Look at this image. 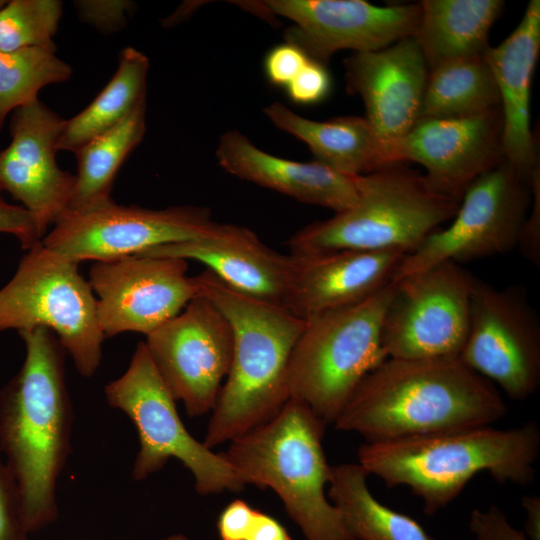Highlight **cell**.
<instances>
[{
  "label": "cell",
  "instance_id": "4fadbf2b",
  "mask_svg": "<svg viewBox=\"0 0 540 540\" xmlns=\"http://www.w3.org/2000/svg\"><path fill=\"white\" fill-rule=\"evenodd\" d=\"M216 224L209 209L202 206L156 210L112 201L90 210L65 211L42 243L77 263L105 262L159 245L203 238Z\"/></svg>",
  "mask_w": 540,
  "mask_h": 540
},
{
  "label": "cell",
  "instance_id": "603a6c76",
  "mask_svg": "<svg viewBox=\"0 0 540 540\" xmlns=\"http://www.w3.org/2000/svg\"><path fill=\"white\" fill-rule=\"evenodd\" d=\"M539 50L540 1L531 0L513 32L484 53L500 96L504 157L527 174L539 166L530 130V88Z\"/></svg>",
  "mask_w": 540,
  "mask_h": 540
},
{
  "label": "cell",
  "instance_id": "ffe728a7",
  "mask_svg": "<svg viewBox=\"0 0 540 540\" xmlns=\"http://www.w3.org/2000/svg\"><path fill=\"white\" fill-rule=\"evenodd\" d=\"M290 255L283 306L301 319L358 304L392 281L401 250H335Z\"/></svg>",
  "mask_w": 540,
  "mask_h": 540
},
{
  "label": "cell",
  "instance_id": "8d00e7d4",
  "mask_svg": "<svg viewBox=\"0 0 540 540\" xmlns=\"http://www.w3.org/2000/svg\"><path fill=\"white\" fill-rule=\"evenodd\" d=\"M517 248L534 266L540 264V171L531 176V203L519 236Z\"/></svg>",
  "mask_w": 540,
  "mask_h": 540
},
{
  "label": "cell",
  "instance_id": "277c9868",
  "mask_svg": "<svg viewBox=\"0 0 540 540\" xmlns=\"http://www.w3.org/2000/svg\"><path fill=\"white\" fill-rule=\"evenodd\" d=\"M539 452L540 430L527 422L509 429L487 425L365 442L358 463L388 487L408 486L432 515L483 471L500 483H531Z\"/></svg>",
  "mask_w": 540,
  "mask_h": 540
},
{
  "label": "cell",
  "instance_id": "f35d334b",
  "mask_svg": "<svg viewBox=\"0 0 540 540\" xmlns=\"http://www.w3.org/2000/svg\"><path fill=\"white\" fill-rule=\"evenodd\" d=\"M258 509L242 499L229 502L218 516L217 532L220 540H247Z\"/></svg>",
  "mask_w": 540,
  "mask_h": 540
},
{
  "label": "cell",
  "instance_id": "484cf974",
  "mask_svg": "<svg viewBox=\"0 0 540 540\" xmlns=\"http://www.w3.org/2000/svg\"><path fill=\"white\" fill-rule=\"evenodd\" d=\"M359 463L332 466L328 498L354 540H435L411 517L380 503Z\"/></svg>",
  "mask_w": 540,
  "mask_h": 540
},
{
  "label": "cell",
  "instance_id": "44dd1931",
  "mask_svg": "<svg viewBox=\"0 0 540 540\" xmlns=\"http://www.w3.org/2000/svg\"><path fill=\"white\" fill-rule=\"evenodd\" d=\"M137 256L201 262L230 287L251 297L283 305L290 255L269 248L246 227L217 223L203 238L159 245Z\"/></svg>",
  "mask_w": 540,
  "mask_h": 540
},
{
  "label": "cell",
  "instance_id": "83f0119b",
  "mask_svg": "<svg viewBox=\"0 0 540 540\" xmlns=\"http://www.w3.org/2000/svg\"><path fill=\"white\" fill-rule=\"evenodd\" d=\"M149 59L134 47L119 54L117 70L92 102L65 120L58 150L75 152L85 143L124 120L146 101Z\"/></svg>",
  "mask_w": 540,
  "mask_h": 540
},
{
  "label": "cell",
  "instance_id": "5b68a950",
  "mask_svg": "<svg viewBox=\"0 0 540 540\" xmlns=\"http://www.w3.org/2000/svg\"><path fill=\"white\" fill-rule=\"evenodd\" d=\"M326 424L289 398L268 422L230 441L223 452L244 485L272 489L306 540H354L327 499L332 466L322 440Z\"/></svg>",
  "mask_w": 540,
  "mask_h": 540
},
{
  "label": "cell",
  "instance_id": "7402d4cb",
  "mask_svg": "<svg viewBox=\"0 0 540 540\" xmlns=\"http://www.w3.org/2000/svg\"><path fill=\"white\" fill-rule=\"evenodd\" d=\"M216 158L225 171L240 179L335 213L350 208L358 197L360 175L343 174L318 161L298 162L274 156L239 131L221 136Z\"/></svg>",
  "mask_w": 540,
  "mask_h": 540
},
{
  "label": "cell",
  "instance_id": "8992f818",
  "mask_svg": "<svg viewBox=\"0 0 540 540\" xmlns=\"http://www.w3.org/2000/svg\"><path fill=\"white\" fill-rule=\"evenodd\" d=\"M459 202L438 192L424 174L392 163L360 175L358 197L348 209L313 222L288 240L291 254L401 250L409 254L450 221Z\"/></svg>",
  "mask_w": 540,
  "mask_h": 540
},
{
  "label": "cell",
  "instance_id": "7a4b0ae2",
  "mask_svg": "<svg viewBox=\"0 0 540 540\" xmlns=\"http://www.w3.org/2000/svg\"><path fill=\"white\" fill-rule=\"evenodd\" d=\"M506 414L495 385L459 357L387 358L361 380L334 425L380 442L487 426Z\"/></svg>",
  "mask_w": 540,
  "mask_h": 540
},
{
  "label": "cell",
  "instance_id": "4dcf8cb0",
  "mask_svg": "<svg viewBox=\"0 0 540 540\" xmlns=\"http://www.w3.org/2000/svg\"><path fill=\"white\" fill-rule=\"evenodd\" d=\"M63 13L59 0H11L0 8V50L43 48L56 52Z\"/></svg>",
  "mask_w": 540,
  "mask_h": 540
},
{
  "label": "cell",
  "instance_id": "52a82bcc",
  "mask_svg": "<svg viewBox=\"0 0 540 540\" xmlns=\"http://www.w3.org/2000/svg\"><path fill=\"white\" fill-rule=\"evenodd\" d=\"M392 291L390 282L358 304L306 319L289 361V395L326 425L335 423L361 380L388 358L381 328Z\"/></svg>",
  "mask_w": 540,
  "mask_h": 540
},
{
  "label": "cell",
  "instance_id": "ac0fdd59",
  "mask_svg": "<svg viewBox=\"0 0 540 540\" xmlns=\"http://www.w3.org/2000/svg\"><path fill=\"white\" fill-rule=\"evenodd\" d=\"M65 119L39 99L11 113V141L0 150V193L22 203L43 237L68 209L75 175L56 162Z\"/></svg>",
  "mask_w": 540,
  "mask_h": 540
},
{
  "label": "cell",
  "instance_id": "d4e9b609",
  "mask_svg": "<svg viewBox=\"0 0 540 540\" xmlns=\"http://www.w3.org/2000/svg\"><path fill=\"white\" fill-rule=\"evenodd\" d=\"M416 34L429 71L454 60L483 56L500 0H424Z\"/></svg>",
  "mask_w": 540,
  "mask_h": 540
},
{
  "label": "cell",
  "instance_id": "7c38bea8",
  "mask_svg": "<svg viewBox=\"0 0 540 540\" xmlns=\"http://www.w3.org/2000/svg\"><path fill=\"white\" fill-rule=\"evenodd\" d=\"M459 359L511 399L540 383V322L520 285L496 288L475 277L469 329Z\"/></svg>",
  "mask_w": 540,
  "mask_h": 540
},
{
  "label": "cell",
  "instance_id": "2e32d148",
  "mask_svg": "<svg viewBox=\"0 0 540 540\" xmlns=\"http://www.w3.org/2000/svg\"><path fill=\"white\" fill-rule=\"evenodd\" d=\"M187 260L126 256L95 262L89 285L97 295L98 321L105 337L124 332L146 336L177 316L196 296Z\"/></svg>",
  "mask_w": 540,
  "mask_h": 540
},
{
  "label": "cell",
  "instance_id": "5bb4252c",
  "mask_svg": "<svg viewBox=\"0 0 540 540\" xmlns=\"http://www.w3.org/2000/svg\"><path fill=\"white\" fill-rule=\"evenodd\" d=\"M150 358L174 399L190 417L214 409L233 352L231 326L208 298L198 295L177 316L146 336Z\"/></svg>",
  "mask_w": 540,
  "mask_h": 540
},
{
  "label": "cell",
  "instance_id": "30bf717a",
  "mask_svg": "<svg viewBox=\"0 0 540 540\" xmlns=\"http://www.w3.org/2000/svg\"><path fill=\"white\" fill-rule=\"evenodd\" d=\"M532 173L504 158L480 175L466 189L448 227L407 254L392 281L444 261L461 264L517 248L531 203Z\"/></svg>",
  "mask_w": 540,
  "mask_h": 540
},
{
  "label": "cell",
  "instance_id": "ab89813d",
  "mask_svg": "<svg viewBox=\"0 0 540 540\" xmlns=\"http://www.w3.org/2000/svg\"><path fill=\"white\" fill-rule=\"evenodd\" d=\"M247 540H293L287 529L273 516L258 510Z\"/></svg>",
  "mask_w": 540,
  "mask_h": 540
},
{
  "label": "cell",
  "instance_id": "60d3db41",
  "mask_svg": "<svg viewBox=\"0 0 540 540\" xmlns=\"http://www.w3.org/2000/svg\"><path fill=\"white\" fill-rule=\"evenodd\" d=\"M526 514L525 535L530 540H540V497L536 494L526 495L521 499Z\"/></svg>",
  "mask_w": 540,
  "mask_h": 540
},
{
  "label": "cell",
  "instance_id": "d6986e66",
  "mask_svg": "<svg viewBox=\"0 0 540 540\" xmlns=\"http://www.w3.org/2000/svg\"><path fill=\"white\" fill-rule=\"evenodd\" d=\"M344 65L348 91L362 98L366 119L385 142L395 143L419 121L429 68L414 36L355 52Z\"/></svg>",
  "mask_w": 540,
  "mask_h": 540
},
{
  "label": "cell",
  "instance_id": "ba28073f",
  "mask_svg": "<svg viewBox=\"0 0 540 540\" xmlns=\"http://www.w3.org/2000/svg\"><path fill=\"white\" fill-rule=\"evenodd\" d=\"M77 262L45 247L28 249L11 280L0 289V331L50 329L80 375L100 366L105 338L97 299Z\"/></svg>",
  "mask_w": 540,
  "mask_h": 540
},
{
  "label": "cell",
  "instance_id": "6da1fadb",
  "mask_svg": "<svg viewBox=\"0 0 540 540\" xmlns=\"http://www.w3.org/2000/svg\"><path fill=\"white\" fill-rule=\"evenodd\" d=\"M25 358L0 391V451L34 533L58 516L56 488L71 450L73 408L65 379L66 351L48 328L20 331Z\"/></svg>",
  "mask_w": 540,
  "mask_h": 540
},
{
  "label": "cell",
  "instance_id": "3957f363",
  "mask_svg": "<svg viewBox=\"0 0 540 540\" xmlns=\"http://www.w3.org/2000/svg\"><path fill=\"white\" fill-rule=\"evenodd\" d=\"M194 279L198 295L224 314L233 335L230 369L203 440L213 449L268 422L289 400V361L306 320L230 287L208 269Z\"/></svg>",
  "mask_w": 540,
  "mask_h": 540
},
{
  "label": "cell",
  "instance_id": "e575fe53",
  "mask_svg": "<svg viewBox=\"0 0 540 540\" xmlns=\"http://www.w3.org/2000/svg\"><path fill=\"white\" fill-rule=\"evenodd\" d=\"M309 60L300 48L285 42L267 53L264 72L271 84L285 88Z\"/></svg>",
  "mask_w": 540,
  "mask_h": 540
},
{
  "label": "cell",
  "instance_id": "e0dca14e",
  "mask_svg": "<svg viewBox=\"0 0 540 540\" xmlns=\"http://www.w3.org/2000/svg\"><path fill=\"white\" fill-rule=\"evenodd\" d=\"M393 163L422 165L438 192L461 202L466 189L505 157L501 107L462 118L420 119L391 144Z\"/></svg>",
  "mask_w": 540,
  "mask_h": 540
},
{
  "label": "cell",
  "instance_id": "f546056e",
  "mask_svg": "<svg viewBox=\"0 0 540 540\" xmlns=\"http://www.w3.org/2000/svg\"><path fill=\"white\" fill-rule=\"evenodd\" d=\"M71 66L43 48L0 50V130L15 109L38 99L39 91L66 82Z\"/></svg>",
  "mask_w": 540,
  "mask_h": 540
},
{
  "label": "cell",
  "instance_id": "7bdbcfd3",
  "mask_svg": "<svg viewBox=\"0 0 540 540\" xmlns=\"http://www.w3.org/2000/svg\"><path fill=\"white\" fill-rule=\"evenodd\" d=\"M6 3L5 0H0V8Z\"/></svg>",
  "mask_w": 540,
  "mask_h": 540
},
{
  "label": "cell",
  "instance_id": "9c48e42d",
  "mask_svg": "<svg viewBox=\"0 0 540 540\" xmlns=\"http://www.w3.org/2000/svg\"><path fill=\"white\" fill-rule=\"evenodd\" d=\"M110 407L125 413L134 424L139 451L132 468L141 481L160 471L174 458L193 475L200 495L239 492L244 484L222 453H214L184 426L176 400L162 380L145 343L140 342L127 370L104 389Z\"/></svg>",
  "mask_w": 540,
  "mask_h": 540
},
{
  "label": "cell",
  "instance_id": "9a60e30c",
  "mask_svg": "<svg viewBox=\"0 0 540 540\" xmlns=\"http://www.w3.org/2000/svg\"><path fill=\"white\" fill-rule=\"evenodd\" d=\"M265 14L288 18L293 25L285 42L325 64L342 49L375 51L416 34L420 3L376 6L363 0H267L237 2Z\"/></svg>",
  "mask_w": 540,
  "mask_h": 540
},
{
  "label": "cell",
  "instance_id": "836d02e7",
  "mask_svg": "<svg viewBox=\"0 0 540 540\" xmlns=\"http://www.w3.org/2000/svg\"><path fill=\"white\" fill-rule=\"evenodd\" d=\"M80 19L102 33H114L125 26L133 3L123 0H81L74 2Z\"/></svg>",
  "mask_w": 540,
  "mask_h": 540
},
{
  "label": "cell",
  "instance_id": "cb8c5ba5",
  "mask_svg": "<svg viewBox=\"0 0 540 540\" xmlns=\"http://www.w3.org/2000/svg\"><path fill=\"white\" fill-rule=\"evenodd\" d=\"M279 129L303 141L318 161L343 174L359 176L392 164L391 145L375 131L366 117L340 116L314 121L280 102L264 108Z\"/></svg>",
  "mask_w": 540,
  "mask_h": 540
},
{
  "label": "cell",
  "instance_id": "d6a6232c",
  "mask_svg": "<svg viewBox=\"0 0 540 540\" xmlns=\"http://www.w3.org/2000/svg\"><path fill=\"white\" fill-rule=\"evenodd\" d=\"M331 77L325 65L310 59L285 87L289 98L298 104H314L327 97Z\"/></svg>",
  "mask_w": 540,
  "mask_h": 540
},
{
  "label": "cell",
  "instance_id": "d590c367",
  "mask_svg": "<svg viewBox=\"0 0 540 540\" xmlns=\"http://www.w3.org/2000/svg\"><path fill=\"white\" fill-rule=\"evenodd\" d=\"M0 233L17 238L23 249H30L43 239L33 215L23 206L4 200L0 193Z\"/></svg>",
  "mask_w": 540,
  "mask_h": 540
},
{
  "label": "cell",
  "instance_id": "f1b7e54d",
  "mask_svg": "<svg viewBox=\"0 0 540 540\" xmlns=\"http://www.w3.org/2000/svg\"><path fill=\"white\" fill-rule=\"evenodd\" d=\"M499 107V91L483 55L429 71L420 119L469 117Z\"/></svg>",
  "mask_w": 540,
  "mask_h": 540
},
{
  "label": "cell",
  "instance_id": "4316f807",
  "mask_svg": "<svg viewBox=\"0 0 540 540\" xmlns=\"http://www.w3.org/2000/svg\"><path fill=\"white\" fill-rule=\"evenodd\" d=\"M145 114L146 101L116 126L74 152L77 173L67 210H90L113 201L111 191L116 175L144 136Z\"/></svg>",
  "mask_w": 540,
  "mask_h": 540
},
{
  "label": "cell",
  "instance_id": "b9f144b4",
  "mask_svg": "<svg viewBox=\"0 0 540 540\" xmlns=\"http://www.w3.org/2000/svg\"><path fill=\"white\" fill-rule=\"evenodd\" d=\"M162 540H189V538L184 534L177 533V534H171L163 538Z\"/></svg>",
  "mask_w": 540,
  "mask_h": 540
},
{
  "label": "cell",
  "instance_id": "74e56055",
  "mask_svg": "<svg viewBox=\"0 0 540 540\" xmlns=\"http://www.w3.org/2000/svg\"><path fill=\"white\" fill-rule=\"evenodd\" d=\"M469 527L476 540H527L525 533L512 527L505 513L495 505L485 511L474 509Z\"/></svg>",
  "mask_w": 540,
  "mask_h": 540
},
{
  "label": "cell",
  "instance_id": "8fae6325",
  "mask_svg": "<svg viewBox=\"0 0 540 540\" xmlns=\"http://www.w3.org/2000/svg\"><path fill=\"white\" fill-rule=\"evenodd\" d=\"M474 276L444 261L391 281L381 328L388 358L458 357L469 329Z\"/></svg>",
  "mask_w": 540,
  "mask_h": 540
},
{
  "label": "cell",
  "instance_id": "1f68e13d",
  "mask_svg": "<svg viewBox=\"0 0 540 540\" xmlns=\"http://www.w3.org/2000/svg\"><path fill=\"white\" fill-rule=\"evenodd\" d=\"M17 482L0 457V540H29Z\"/></svg>",
  "mask_w": 540,
  "mask_h": 540
}]
</instances>
